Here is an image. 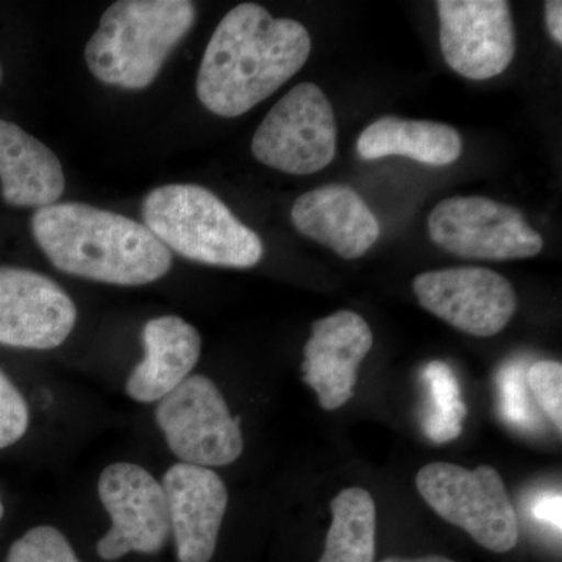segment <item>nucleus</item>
I'll use <instances>...</instances> for the list:
<instances>
[{
	"label": "nucleus",
	"instance_id": "nucleus-1",
	"mask_svg": "<svg viewBox=\"0 0 562 562\" xmlns=\"http://www.w3.org/2000/svg\"><path fill=\"white\" fill-rule=\"evenodd\" d=\"M310 33L258 3L225 14L211 36L198 76V98L211 113L238 117L271 98L308 61Z\"/></svg>",
	"mask_w": 562,
	"mask_h": 562
},
{
	"label": "nucleus",
	"instance_id": "nucleus-2",
	"mask_svg": "<svg viewBox=\"0 0 562 562\" xmlns=\"http://www.w3.org/2000/svg\"><path fill=\"white\" fill-rule=\"evenodd\" d=\"M32 233L58 271L85 280L143 286L162 279L172 266L171 251L146 225L85 203L36 210Z\"/></svg>",
	"mask_w": 562,
	"mask_h": 562
},
{
	"label": "nucleus",
	"instance_id": "nucleus-3",
	"mask_svg": "<svg viewBox=\"0 0 562 562\" xmlns=\"http://www.w3.org/2000/svg\"><path fill=\"white\" fill-rule=\"evenodd\" d=\"M194 22L195 7L188 0H121L103 13L85 60L102 83L144 90Z\"/></svg>",
	"mask_w": 562,
	"mask_h": 562
},
{
	"label": "nucleus",
	"instance_id": "nucleus-4",
	"mask_svg": "<svg viewBox=\"0 0 562 562\" xmlns=\"http://www.w3.org/2000/svg\"><path fill=\"white\" fill-rule=\"evenodd\" d=\"M140 214L151 235L187 260L249 269L265 255L260 236L199 184H165L150 191Z\"/></svg>",
	"mask_w": 562,
	"mask_h": 562
},
{
	"label": "nucleus",
	"instance_id": "nucleus-5",
	"mask_svg": "<svg viewBox=\"0 0 562 562\" xmlns=\"http://www.w3.org/2000/svg\"><path fill=\"white\" fill-rule=\"evenodd\" d=\"M416 484L432 512L484 549L506 553L519 542L516 509L494 468L480 465L471 471L450 462H431L417 473Z\"/></svg>",
	"mask_w": 562,
	"mask_h": 562
},
{
	"label": "nucleus",
	"instance_id": "nucleus-6",
	"mask_svg": "<svg viewBox=\"0 0 562 562\" xmlns=\"http://www.w3.org/2000/svg\"><path fill=\"white\" fill-rule=\"evenodd\" d=\"M155 420L180 462L224 468L243 454L241 417L206 375H190L158 402Z\"/></svg>",
	"mask_w": 562,
	"mask_h": 562
},
{
	"label": "nucleus",
	"instance_id": "nucleus-7",
	"mask_svg": "<svg viewBox=\"0 0 562 562\" xmlns=\"http://www.w3.org/2000/svg\"><path fill=\"white\" fill-rule=\"evenodd\" d=\"M336 132L335 111L327 95L305 81L269 111L251 139V154L277 171L310 176L335 158Z\"/></svg>",
	"mask_w": 562,
	"mask_h": 562
},
{
	"label": "nucleus",
	"instance_id": "nucleus-8",
	"mask_svg": "<svg viewBox=\"0 0 562 562\" xmlns=\"http://www.w3.org/2000/svg\"><path fill=\"white\" fill-rule=\"evenodd\" d=\"M428 235L436 246L468 260H524L543 247L519 210L480 195L439 202L428 217Z\"/></svg>",
	"mask_w": 562,
	"mask_h": 562
},
{
	"label": "nucleus",
	"instance_id": "nucleus-9",
	"mask_svg": "<svg viewBox=\"0 0 562 562\" xmlns=\"http://www.w3.org/2000/svg\"><path fill=\"white\" fill-rule=\"evenodd\" d=\"M98 492L111 519L110 530L98 542L103 561L160 552L171 536L161 482L138 464L114 462L99 476Z\"/></svg>",
	"mask_w": 562,
	"mask_h": 562
},
{
	"label": "nucleus",
	"instance_id": "nucleus-10",
	"mask_svg": "<svg viewBox=\"0 0 562 562\" xmlns=\"http://www.w3.org/2000/svg\"><path fill=\"white\" fill-rule=\"evenodd\" d=\"M417 301L453 328L490 338L513 319L517 295L505 277L487 268H450L414 279Z\"/></svg>",
	"mask_w": 562,
	"mask_h": 562
},
{
	"label": "nucleus",
	"instance_id": "nucleus-11",
	"mask_svg": "<svg viewBox=\"0 0 562 562\" xmlns=\"http://www.w3.org/2000/svg\"><path fill=\"white\" fill-rule=\"evenodd\" d=\"M439 40L447 65L469 80L501 76L516 55V27L505 0H439Z\"/></svg>",
	"mask_w": 562,
	"mask_h": 562
},
{
	"label": "nucleus",
	"instance_id": "nucleus-12",
	"mask_svg": "<svg viewBox=\"0 0 562 562\" xmlns=\"http://www.w3.org/2000/svg\"><path fill=\"white\" fill-rule=\"evenodd\" d=\"M76 303L60 284L31 269L0 268V344L50 350L69 338Z\"/></svg>",
	"mask_w": 562,
	"mask_h": 562
},
{
	"label": "nucleus",
	"instance_id": "nucleus-13",
	"mask_svg": "<svg viewBox=\"0 0 562 562\" xmlns=\"http://www.w3.org/2000/svg\"><path fill=\"white\" fill-rule=\"evenodd\" d=\"M177 561L210 562L228 506L224 480L213 469L177 462L161 480Z\"/></svg>",
	"mask_w": 562,
	"mask_h": 562
},
{
	"label": "nucleus",
	"instance_id": "nucleus-14",
	"mask_svg": "<svg viewBox=\"0 0 562 562\" xmlns=\"http://www.w3.org/2000/svg\"><path fill=\"white\" fill-rule=\"evenodd\" d=\"M372 344L371 327L360 314L341 310L314 322L303 349L302 372L322 408L335 412L353 397L358 369Z\"/></svg>",
	"mask_w": 562,
	"mask_h": 562
},
{
	"label": "nucleus",
	"instance_id": "nucleus-15",
	"mask_svg": "<svg viewBox=\"0 0 562 562\" xmlns=\"http://www.w3.org/2000/svg\"><path fill=\"white\" fill-rule=\"evenodd\" d=\"M301 235L335 251L344 260L366 254L380 236V224L368 203L346 184H325L305 192L291 210Z\"/></svg>",
	"mask_w": 562,
	"mask_h": 562
},
{
	"label": "nucleus",
	"instance_id": "nucleus-16",
	"mask_svg": "<svg viewBox=\"0 0 562 562\" xmlns=\"http://www.w3.org/2000/svg\"><path fill=\"white\" fill-rule=\"evenodd\" d=\"M143 344V361L133 369L125 392L135 402H160L198 364L202 353L201 333L179 316L155 317L144 325Z\"/></svg>",
	"mask_w": 562,
	"mask_h": 562
},
{
	"label": "nucleus",
	"instance_id": "nucleus-17",
	"mask_svg": "<svg viewBox=\"0 0 562 562\" xmlns=\"http://www.w3.org/2000/svg\"><path fill=\"white\" fill-rule=\"evenodd\" d=\"M0 184L3 201L21 209L54 205L66 180L57 155L20 125L0 120Z\"/></svg>",
	"mask_w": 562,
	"mask_h": 562
},
{
	"label": "nucleus",
	"instance_id": "nucleus-18",
	"mask_svg": "<svg viewBox=\"0 0 562 562\" xmlns=\"http://www.w3.org/2000/svg\"><path fill=\"white\" fill-rule=\"evenodd\" d=\"M357 150L364 160L406 157L424 165L447 166L460 158L462 140L460 133L441 122L384 116L364 128Z\"/></svg>",
	"mask_w": 562,
	"mask_h": 562
},
{
	"label": "nucleus",
	"instance_id": "nucleus-19",
	"mask_svg": "<svg viewBox=\"0 0 562 562\" xmlns=\"http://www.w3.org/2000/svg\"><path fill=\"white\" fill-rule=\"evenodd\" d=\"M331 517L319 562H375L376 506L371 492H339L331 502Z\"/></svg>",
	"mask_w": 562,
	"mask_h": 562
},
{
	"label": "nucleus",
	"instance_id": "nucleus-20",
	"mask_svg": "<svg viewBox=\"0 0 562 562\" xmlns=\"http://www.w3.org/2000/svg\"><path fill=\"white\" fill-rule=\"evenodd\" d=\"M428 390V408L424 414V431L432 442L452 441L461 435L468 409L460 397V386L452 369L432 361L424 372Z\"/></svg>",
	"mask_w": 562,
	"mask_h": 562
},
{
	"label": "nucleus",
	"instance_id": "nucleus-21",
	"mask_svg": "<svg viewBox=\"0 0 562 562\" xmlns=\"http://www.w3.org/2000/svg\"><path fill=\"white\" fill-rule=\"evenodd\" d=\"M5 562H80L66 536L54 527H35L21 536Z\"/></svg>",
	"mask_w": 562,
	"mask_h": 562
},
{
	"label": "nucleus",
	"instance_id": "nucleus-22",
	"mask_svg": "<svg viewBox=\"0 0 562 562\" xmlns=\"http://www.w3.org/2000/svg\"><path fill=\"white\" fill-rule=\"evenodd\" d=\"M528 390L550 422L562 430V366L560 361L535 362L525 375Z\"/></svg>",
	"mask_w": 562,
	"mask_h": 562
},
{
	"label": "nucleus",
	"instance_id": "nucleus-23",
	"mask_svg": "<svg viewBox=\"0 0 562 562\" xmlns=\"http://www.w3.org/2000/svg\"><path fill=\"white\" fill-rule=\"evenodd\" d=\"M31 424L27 402L0 369V450L24 438Z\"/></svg>",
	"mask_w": 562,
	"mask_h": 562
},
{
	"label": "nucleus",
	"instance_id": "nucleus-24",
	"mask_svg": "<svg viewBox=\"0 0 562 562\" xmlns=\"http://www.w3.org/2000/svg\"><path fill=\"white\" fill-rule=\"evenodd\" d=\"M502 409L506 419L520 427H531L536 419L532 405L528 402L525 391V379L520 368H508L502 373Z\"/></svg>",
	"mask_w": 562,
	"mask_h": 562
},
{
	"label": "nucleus",
	"instance_id": "nucleus-25",
	"mask_svg": "<svg viewBox=\"0 0 562 562\" xmlns=\"http://www.w3.org/2000/svg\"><path fill=\"white\" fill-rule=\"evenodd\" d=\"M532 516L539 522L549 524L554 530H561V495L543 494L539 495L531 508Z\"/></svg>",
	"mask_w": 562,
	"mask_h": 562
},
{
	"label": "nucleus",
	"instance_id": "nucleus-26",
	"mask_svg": "<svg viewBox=\"0 0 562 562\" xmlns=\"http://www.w3.org/2000/svg\"><path fill=\"white\" fill-rule=\"evenodd\" d=\"M546 22L550 35L558 44L562 43V2L549 0L546 2Z\"/></svg>",
	"mask_w": 562,
	"mask_h": 562
},
{
	"label": "nucleus",
	"instance_id": "nucleus-27",
	"mask_svg": "<svg viewBox=\"0 0 562 562\" xmlns=\"http://www.w3.org/2000/svg\"><path fill=\"white\" fill-rule=\"evenodd\" d=\"M382 562H454L446 557H438V554H430V557L422 558H386Z\"/></svg>",
	"mask_w": 562,
	"mask_h": 562
},
{
	"label": "nucleus",
	"instance_id": "nucleus-28",
	"mask_svg": "<svg viewBox=\"0 0 562 562\" xmlns=\"http://www.w3.org/2000/svg\"><path fill=\"white\" fill-rule=\"evenodd\" d=\"M3 517V505L2 502H0V520H2Z\"/></svg>",
	"mask_w": 562,
	"mask_h": 562
},
{
	"label": "nucleus",
	"instance_id": "nucleus-29",
	"mask_svg": "<svg viewBox=\"0 0 562 562\" xmlns=\"http://www.w3.org/2000/svg\"><path fill=\"white\" fill-rule=\"evenodd\" d=\"M0 81H2V68H0Z\"/></svg>",
	"mask_w": 562,
	"mask_h": 562
}]
</instances>
